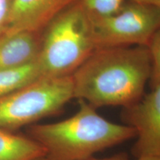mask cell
I'll return each instance as SVG.
<instances>
[{
    "label": "cell",
    "mask_w": 160,
    "mask_h": 160,
    "mask_svg": "<svg viewBox=\"0 0 160 160\" xmlns=\"http://www.w3.org/2000/svg\"><path fill=\"white\" fill-rule=\"evenodd\" d=\"M151 73L146 46L98 48L71 76L73 97L97 109L125 108L143 97Z\"/></svg>",
    "instance_id": "6da1fadb"
},
{
    "label": "cell",
    "mask_w": 160,
    "mask_h": 160,
    "mask_svg": "<svg viewBox=\"0 0 160 160\" xmlns=\"http://www.w3.org/2000/svg\"><path fill=\"white\" fill-rule=\"evenodd\" d=\"M78 106L75 114L62 121L29 126L30 137L49 160H85L135 138L131 127L106 119L84 100L78 99Z\"/></svg>",
    "instance_id": "7a4b0ae2"
},
{
    "label": "cell",
    "mask_w": 160,
    "mask_h": 160,
    "mask_svg": "<svg viewBox=\"0 0 160 160\" xmlns=\"http://www.w3.org/2000/svg\"><path fill=\"white\" fill-rule=\"evenodd\" d=\"M96 48L93 19L78 0L56 16L42 31L37 59L42 75L72 76Z\"/></svg>",
    "instance_id": "3957f363"
},
{
    "label": "cell",
    "mask_w": 160,
    "mask_h": 160,
    "mask_svg": "<svg viewBox=\"0 0 160 160\" xmlns=\"http://www.w3.org/2000/svg\"><path fill=\"white\" fill-rule=\"evenodd\" d=\"M74 99L71 76L40 77L0 96V129L11 131L61 111Z\"/></svg>",
    "instance_id": "277c9868"
},
{
    "label": "cell",
    "mask_w": 160,
    "mask_h": 160,
    "mask_svg": "<svg viewBox=\"0 0 160 160\" xmlns=\"http://www.w3.org/2000/svg\"><path fill=\"white\" fill-rule=\"evenodd\" d=\"M92 19L97 48L148 47L160 30V8L145 2L128 0L117 13Z\"/></svg>",
    "instance_id": "5b68a950"
},
{
    "label": "cell",
    "mask_w": 160,
    "mask_h": 160,
    "mask_svg": "<svg viewBox=\"0 0 160 160\" xmlns=\"http://www.w3.org/2000/svg\"><path fill=\"white\" fill-rule=\"evenodd\" d=\"M134 105L123 108L125 125L135 131L132 153L136 158L160 157V82Z\"/></svg>",
    "instance_id": "8992f818"
},
{
    "label": "cell",
    "mask_w": 160,
    "mask_h": 160,
    "mask_svg": "<svg viewBox=\"0 0 160 160\" xmlns=\"http://www.w3.org/2000/svg\"><path fill=\"white\" fill-rule=\"evenodd\" d=\"M77 1L13 0L11 15L5 33L22 31L42 32L56 16Z\"/></svg>",
    "instance_id": "52a82bcc"
},
{
    "label": "cell",
    "mask_w": 160,
    "mask_h": 160,
    "mask_svg": "<svg viewBox=\"0 0 160 160\" xmlns=\"http://www.w3.org/2000/svg\"><path fill=\"white\" fill-rule=\"evenodd\" d=\"M42 32L17 31L0 35V71L19 68L39 57Z\"/></svg>",
    "instance_id": "ba28073f"
},
{
    "label": "cell",
    "mask_w": 160,
    "mask_h": 160,
    "mask_svg": "<svg viewBox=\"0 0 160 160\" xmlns=\"http://www.w3.org/2000/svg\"><path fill=\"white\" fill-rule=\"evenodd\" d=\"M42 156L45 150L31 137L0 129V160H32Z\"/></svg>",
    "instance_id": "9c48e42d"
},
{
    "label": "cell",
    "mask_w": 160,
    "mask_h": 160,
    "mask_svg": "<svg viewBox=\"0 0 160 160\" xmlns=\"http://www.w3.org/2000/svg\"><path fill=\"white\" fill-rule=\"evenodd\" d=\"M42 77L39 63L33 62L19 68L0 71V96Z\"/></svg>",
    "instance_id": "30bf717a"
},
{
    "label": "cell",
    "mask_w": 160,
    "mask_h": 160,
    "mask_svg": "<svg viewBox=\"0 0 160 160\" xmlns=\"http://www.w3.org/2000/svg\"><path fill=\"white\" fill-rule=\"evenodd\" d=\"M128 0H80L92 18L111 16L117 13Z\"/></svg>",
    "instance_id": "8fae6325"
},
{
    "label": "cell",
    "mask_w": 160,
    "mask_h": 160,
    "mask_svg": "<svg viewBox=\"0 0 160 160\" xmlns=\"http://www.w3.org/2000/svg\"><path fill=\"white\" fill-rule=\"evenodd\" d=\"M148 48L151 59V73L149 83L152 88L160 82V30L152 38Z\"/></svg>",
    "instance_id": "7c38bea8"
},
{
    "label": "cell",
    "mask_w": 160,
    "mask_h": 160,
    "mask_svg": "<svg viewBox=\"0 0 160 160\" xmlns=\"http://www.w3.org/2000/svg\"><path fill=\"white\" fill-rule=\"evenodd\" d=\"M13 5V0H0V35L7 30Z\"/></svg>",
    "instance_id": "4fadbf2b"
},
{
    "label": "cell",
    "mask_w": 160,
    "mask_h": 160,
    "mask_svg": "<svg viewBox=\"0 0 160 160\" xmlns=\"http://www.w3.org/2000/svg\"><path fill=\"white\" fill-rule=\"evenodd\" d=\"M85 160H129L128 157L126 154H122V153H119V154L112 156L111 157L103 158V159H96L94 157H91L90 159Z\"/></svg>",
    "instance_id": "5bb4252c"
},
{
    "label": "cell",
    "mask_w": 160,
    "mask_h": 160,
    "mask_svg": "<svg viewBox=\"0 0 160 160\" xmlns=\"http://www.w3.org/2000/svg\"><path fill=\"white\" fill-rule=\"evenodd\" d=\"M136 160H160V157H141Z\"/></svg>",
    "instance_id": "9a60e30c"
},
{
    "label": "cell",
    "mask_w": 160,
    "mask_h": 160,
    "mask_svg": "<svg viewBox=\"0 0 160 160\" xmlns=\"http://www.w3.org/2000/svg\"><path fill=\"white\" fill-rule=\"evenodd\" d=\"M137 1L145 2L153 4V5H157L159 8H160V0H137Z\"/></svg>",
    "instance_id": "2e32d148"
},
{
    "label": "cell",
    "mask_w": 160,
    "mask_h": 160,
    "mask_svg": "<svg viewBox=\"0 0 160 160\" xmlns=\"http://www.w3.org/2000/svg\"><path fill=\"white\" fill-rule=\"evenodd\" d=\"M32 160H49V159H48L46 156H42V157L35 158V159H32Z\"/></svg>",
    "instance_id": "e0dca14e"
}]
</instances>
